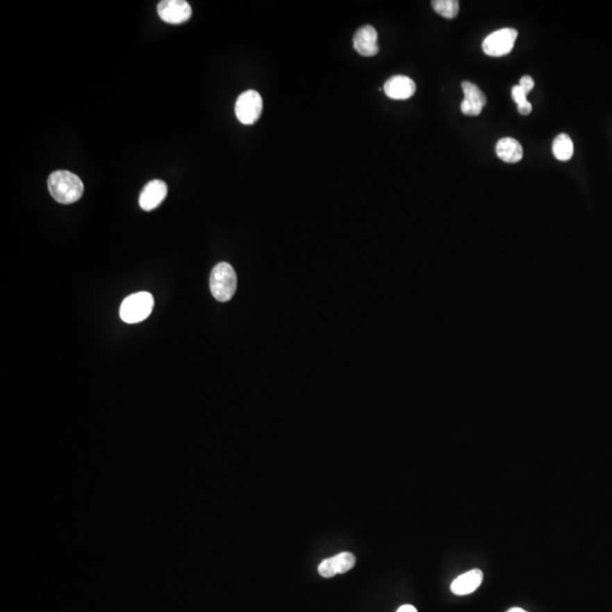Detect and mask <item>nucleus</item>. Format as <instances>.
Here are the masks:
<instances>
[{"label":"nucleus","instance_id":"5","mask_svg":"<svg viewBox=\"0 0 612 612\" xmlns=\"http://www.w3.org/2000/svg\"><path fill=\"white\" fill-rule=\"evenodd\" d=\"M518 32L515 28H506L495 31L484 39L483 51L491 57H502L511 53L516 42Z\"/></svg>","mask_w":612,"mask_h":612},{"label":"nucleus","instance_id":"10","mask_svg":"<svg viewBox=\"0 0 612 612\" xmlns=\"http://www.w3.org/2000/svg\"><path fill=\"white\" fill-rule=\"evenodd\" d=\"M355 50L364 57H372L379 53L378 32L372 25H364L357 30L353 39Z\"/></svg>","mask_w":612,"mask_h":612},{"label":"nucleus","instance_id":"20","mask_svg":"<svg viewBox=\"0 0 612 612\" xmlns=\"http://www.w3.org/2000/svg\"><path fill=\"white\" fill-rule=\"evenodd\" d=\"M507 612H529L527 610L520 609V608H511V609L508 610Z\"/></svg>","mask_w":612,"mask_h":612},{"label":"nucleus","instance_id":"14","mask_svg":"<svg viewBox=\"0 0 612 612\" xmlns=\"http://www.w3.org/2000/svg\"><path fill=\"white\" fill-rule=\"evenodd\" d=\"M552 152L556 159L560 161H568L574 154V144L572 139L567 134H559L554 139L552 144Z\"/></svg>","mask_w":612,"mask_h":612},{"label":"nucleus","instance_id":"8","mask_svg":"<svg viewBox=\"0 0 612 612\" xmlns=\"http://www.w3.org/2000/svg\"><path fill=\"white\" fill-rule=\"evenodd\" d=\"M462 88L465 98L461 104V110L466 116H479L486 105V94L477 84L468 81L463 82Z\"/></svg>","mask_w":612,"mask_h":612},{"label":"nucleus","instance_id":"16","mask_svg":"<svg viewBox=\"0 0 612 612\" xmlns=\"http://www.w3.org/2000/svg\"><path fill=\"white\" fill-rule=\"evenodd\" d=\"M511 97L517 106L524 105L527 101V93L520 85H515L511 90Z\"/></svg>","mask_w":612,"mask_h":612},{"label":"nucleus","instance_id":"11","mask_svg":"<svg viewBox=\"0 0 612 612\" xmlns=\"http://www.w3.org/2000/svg\"><path fill=\"white\" fill-rule=\"evenodd\" d=\"M386 94L394 100H406L414 96L416 84L412 78L404 75H396L386 81L383 85Z\"/></svg>","mask_w":612,"mask_h":612},{"label":"nucleus","instance_id":"17","mask_svg":"<svg viewBox=\"0 0 612 612\" xmlns=\"http://www.w3.org/2000/svg\"><path fill=\"white\" fill-rule=\"evenodd\" d=\"M520 86L525 91V93L529 94L532 91L533 88H534V81H533L531 76H523L520 78Z\"/></svg>","mask_w":612,"mask_h":612},{"label":"nucleus","instance_id":"19","mask_svg":"<svg viewBox=\"0 0 612 612\" xmlns=\"http://www.w3.org/2000/svg\"><path fill=\"white\" fill-rule=\"evenodd\" d=\"M396 612H417L415 606H411V604H405V606H400L399 609Z\"/></svg>","mask_w":612,"mask_h":612},{"label":"nucleus","instance_id":"1","mask_svg":"<svg viewBox=\"0 0 612 612\" xmlns=\"http://www.w3.org/2000/svg\"><path fill=\"white\" fill-rule=\"evenodd\" d=\"M48 188L51 197L62 204L77 202L84 192V185L80 177L68 170L53 172L48 179Z\"/></svg>","mask_w":612,"mask_h":612},{"label":"nucleus","instance_id":"7","mask_svg":"<svg viewBox=\"0 0 612 612\" xmlns=\"http://www.w3.org/2000/svg\"><path fill=\"white\" fill-rule=\"evenodd\" d=\"M356 558L352 552H342L333 557L323 560L319 565L317 572L324 579H330L337 574H345L355 566Z\"/></svg>","mask_w":612,"mask_h":612},{"label":"nucleus","instance_id":"6","mask_svg":"<svg viewBox=\"0 0 612 612\" xmlns=\"http://www.w3.org/2000/svg\"><path fill=\"white\" fill-rule=\"evenodd\" d=\"M157 10L160 19L169 24H182L192 16L191 6L184 0H163Z\"/></svg>","mask_w":612,"mask_h":612},{"label":"nucleus","instance_id":"2","mask_svg":"<svg viewBox=\"0 0 612 612\" xmlns=\"http://www.w3.org/2000/svg\"><path fill=\"white\" fill-rule=\"evenodd\" d=\"M237 277L234 268L227 262H220L211 271L210 290L217 301H228L236 292Z\"/></svg>","mask_w":612,"mask_h":612},{"label":"nucleus","instance_id":"18","mask_svg":"<svg viewBox=\"0 0 612 612\" xmlns=\"http://www.w3.org/2000/svg\"><path fill=\"white\" fill-rule=\"evenodd\" d=\"M517 109L520 111V115H525L527 116L532 111V105H531V102H527L524 105L517 106Z\"/></svg>","mask_w":612,"mask_h":612},{"label":"nucleus","instance_id":"4","mask_svg":"<svg viewBox=\"0 0 612 612\" xmlns=\"http://www.w3.org/2000/svg\"><path fill=\"white\" fill-rule=\"evenodd\" d=\"M262 109H263V101L260 93L254 90H249L242 93L237 99L235 114L240 123L244 125H253L261 116Z\"/></svg>","mask_w":612,"mask_h":612},{"label":"nucleus","instance_id":"12","mask_svg":"<svg viewBox=\"0 0 612 612\" xmlns=\"http://www.w3.org/2000/svg\"><path fill=\"white\" fill-rule=\"evenodd\" d=\"M483 581V572L480 570H472L458 576L452 581L450 590L456 595H468L480 588Z\"/></svg>","mask_w":612,"mask_h":612},{"label":"nucleus","instance_id":"9","mask_svg":"<svg viewBox=\"0 0 612 612\" xmlns=\"http://www.w3.org/2000/svg\"><path fill=\"white\" fill-rule=\"evenodd\" d=\"M168 193L166 183L160 179H154L145 185L143 191L140 194V206L144 211H151L160 206Z\"/></svg>","mask_w":612,"mask_h":612},{"label":"nucleus","instance_id":"13","mask_svg":"<svg viewBox=\"0 0 612 612\" xmlns=\"http://www.w3.org/2000/svg\"><path fill=\"white\" fill-rule=\"evenodd\" d=\"M495 154L505 163H516L523 158V148L517 140L505 138L495 145Z\"/></svg>","mask_w":612,"mask_h":612},{"label":"nucleus","instance_id":"15","mask_svg":"<svg viewBox=\"0 0 612 612\" xmlns=\"http://www.w3.org/2000/svg\"><path fill=\"white\" fill-rule=\"evenodd\" d=\"M433 10L439 15L446 19H455L459 12V3L457 0H434L432 1Z\"/></svg>","mask_w":612,"mask_h":612},{"label":"nucleus","instance_id":"3","mask_svg":"<svg viewBox=\"0 0 612 612\" xmlns=\"http://www.w3.org/2000/svg\"><path fill=\"white\" fill-rule=\"evenodd\" d=\"M154 304V297L149 292H141L129 296L120 306V319L126 323L141 322L150 315Z\"/></svg>","mask_w":612,"mask_h":612}]
</instances>
